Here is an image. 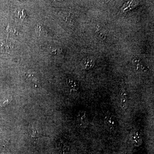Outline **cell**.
Returning <instances> with one entry per match:
<instances>
[{"label": "cell", "mask_w": 154, "mask_h": 154, "mask_svg": "<svg viewBox=\"0 0 154 154\" xmlns=\"http://www.w3.org/2000/svg\"><path fill=\"white\" fill-rule=\"evenodd\" d=\"M104 122L107 128L111 131H115L118 128V121L113 115L106 116L104 118Z\"/></svg>", "instance_id": "1"}, {"label": "cell", "mask_w": 154, "mask_h": 154, "mask_svg": "<svg viewBox=\"0 0 154 154\" xmlns=\"http://www.w3.org/2000/svg\"><path fill=\"white\" fill-rule=\"evenodd\" d=\"M121 105L122 109L126 110L129 106V97L127 92L125 90H122L120 94Z\"/></svg>", "instance_id": "2"}, {"label": "cell", "mask_w": 154, "mask_h": 154, "mask_svg": "<svg viewBox=\"0 0 154 154\" xmlns=\"http://www.w3.org/2000/svg\"><path fill=\"white\" fill-rule=\"evenodd\" d=\"M96 61L92 57H87L84 59L82 62V65L84 69L89 70L93 68L95 65Z\"/></svg>", "instance_id": "3"}, {"label": "cell", "mask_w": 154, "mask_h": 154, "mask_svg": "<svg viewBox=\"0 0 154 154\" xmlns=\"http://www.w3.org/2000/svg\"><path fill=\"white\" fill-rule=\"evenodd\" d=\"M67 86L71 91H77L79 88V84L77 80L69 78L66 80Z\"/></svg>", "instance_id": "4"}, {"label": "cell", "mask_w": 154, "mask_h": 154, "mask_svg": "<svg viewBox=\"0 0 154 154\" xmlns=\"http://www.w3.org/2000/svg\"><path fill=\"white\" fill-rule=\"evenodd\" d=\"M133 65L137 69L146 72L148 71V69L143 63L142 61L138 58H135L132 61Z\"/></svg>", "instance_id": "5"}, {"label": "cell", "mask_w": 154, "mask_h": 154, "mask_svg": "<svg viewBox=\"0 0 154 154\" xmlns=\"http://www.w3.org/2000/svg\"><path fill=\"white\" fill-rule=\"evenodd\" d=\"M14 45L11 42L5 41L1 45V49L2 52L9 54L11 53L14 48Z\"/></svg>", "instance_id": "6"}, {"label": "cell", "mask_w": 154, "mask_h": 154, "mask_svg": "<svg viewBox=\"0 0 154 154\" xmlns=\"http://www.w3.org/2000/svg\"><path fill=\"white\" fill-rule=\"evenodd\" d=\"M28 134L29 136L32 139L38 138L45 136L42 134L38 130L33 127L29 128L28 129Z\"/></svg>", "instance_id": "7"}, {"label": "cell", "mask_w": 154, "mask_h": 154, "mask_svg": "<svg viewBox=\"0 0 154 154\" xmlns=\"http://www.w3.org/2000/svg\"><path fill=\"white\" fill-rule=\"evenodd\" d=\"M96 33L97 36L101 39H105L106 38V36L105 33L102 31V30L99 28H98V29H96Z\"/></svg>", "instance_id": "8"}]
</instances>
